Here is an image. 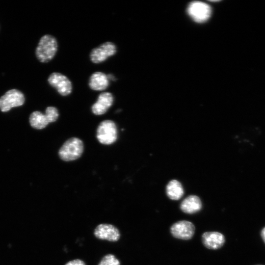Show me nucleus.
<instances>
[{
  "instance_id": "obj_8",
  "label": "nucleus",
  "mask_w": 265,
  "mask_h": 265,
  "mask_svg": "<svg viewBox=\"0 0 265 265\" xmlns=\"http://www.w3.org/2000/svg\"><path fill=\"white\" fill-rule=\"evenodd\" d=\"M194 224L188 221L181 220L173 224L170 231L171 235L175 238L188 240L191 239L195 233Z\"/></svg>"
},
{
  "instance_id": "obj_3",
  "label": "nucleus",
  "mask_w": 265,
  "mask_h": 265,
  "mask_svg": "<svg viewBox=\"0 0 265 265\" xmlns=\"http://www.w3.org/2000/svg\"><path fill=\"white\" fill-rule=\"evenodd\" d=\"M59 116L58 109L54 106L46 108L45 114L39 111L33 112L29 116V123L32 127L40 130L45 128L50 123L55 122Z\"/></svg>"
},
{
  "instance_id": "obj_13",
  "label": "nucleus",
  "mask_w": 265,
  "mask_h": 265,
  "mask_svg": "<svg viewBox=\"0 0 265 265\" xmlns=\"http://www.w3.org/2000/svg\"><path fill=\"white\" fill-rule=\"evenodd\" d=\"M109 85L107 75L105 73L97 71L90 76L88 80V86L90 88L95 91L106 90Z\"/></svg>"
},
{
  "instance_id": "obj_15",
  "label": "nucleus",
  "mask_w": 265,
  "mask_h": 265,
  "mask_svg": "<svg viewBox=\"0 0 265 265\" xmlns=\"http://www.w3.org/2000/svg\"><path fill=\"white\" fill-rule=\"evenodd\" d=\"M167 196L171 200H178L184 195V189L181 184L177 180H171L166 187Z\"/></svg>"
},
{
  "instance_id": "obj_1",
  "label": "nucleus",
  "mask_w": 265,
  "mask_h": 265,
  "mask_svg": "<svg viewBox=\"0 0 265 265\" xmlns=\"http://www.w3.org/2000/svg\"><path fill=\"white\" fill-rule=\"evenodd\" d=\"M58 49L56 38L50 34L42 36L35 49V56L42 63L50 61L54 57Z\"/></svg>"
},
{
  "instance_id": "obj_17",
  "label": "nucleus",
  "mask_w": 265,
  "mask_h": 265,
  "mask_svg": "<svg viewBox=\"0 0 265 265\" xmlns=\"http://www.w3.org/2000/svg\"><path fill=\"white\" fill-rule=\"evenodd\" d=\"M65 265H86L85 263L80 259H75L67 262Z\"/></svg>"
},
{
  "instance_id": "obj_14",
  "label": "nucleus",
  "mask_w": 265,
  "mask_h": 265,
  "mask_svg": "<svg viewBox=\"0 0 265 265\" xmlns=\"http://www.w3.org/2000/svg\"><path fill=\"white\" fill-rule=\"evenodd\" d=\"M202 202L196 195H190L186 198L181 203L180 209L184 212L193 214L200 211Z\"/></svg>"
},
{
  "instance_id": "obj_2",
  "label": "nucleus",
  "mask_w": 265,
  "mask_h": 265,
  "mask_svg": "<svg viewBox=\"0 0 265 265\" xmlns=\"http://www.w3.org/2000/svg\"><path fill=\"white\" fill-rule=\"evenodd\" d=\"M83 151L82 141L77 137H72L66 141L60 148V158L66 161H72L79 158Z\"/></svg>"
},
{
  "instance_id": "obj_6",
  "label": "nucleus",
  "mask_w": 265,
  "mask_h": 265,
  "mask_svg": "<svg viewBox=\"0 0 265 265\" xmlns=\"http://www.w3.org/2000/svg\"><path fill=\"white\" fill-rule=\"evenodd\" d=\"M49 84L55 89L62 96L70 95L73 90L72 82L65 75L58 72H53L48 78Z\"/></svg>"
},
{
  "instance_id": "obj_11",
  "label": "nucleus",
  "mask_w": 265,
  "mask_h": 265,
  "mask_svg": "<svg viewBox=\"0 0 265 265\" xmlns=\"http://www.w3.org/2000/svg\"><path fill=\"white\" fill-rule=\"evenodd\" d=\"M113 102L114 97L112 93L103 92L98 96L97 101L92 106V111L95 115L104 114L112 105Z\"/></svg>"
},
{
  "instance_id": "obj_10",
  "label": "nucleus",
  "mask_w": 265,
  "mask_h": 265,
  "mask_svg": "<svg viewBox=\"0 0 265 265\" xmlns=\"http://www.w3.org/2000/svg\"><path fill=\"white\" fill-rule=\"evenodd\" d=\"M94 234L99 239L112 242L118 241L120 238L119 230L110 224L103 223L98 225L94 230Z\"/></svg>"
},
{
  "instance_id": "obj_7",
  "label": "nucleus",
  "mask_w": 265,
  "mask_h": 265,
  "mask_svg": "<svg viewBox=\"0 0 265 265\" xmlns=\"http://www.w3.org/2000/svg\"><path fill=\"white\" fill-rule=\"evenodd\" d=\"M117 52V48L114 43L106 42L93 49L90 53V59L92 62L98 64L106 61L113 56Z\"/></svg>"
},
{
  "instance_id": "obj_16",
  "label": "nucleus",
  "mask_w": 265,
  "mask_h": 265,
  "mask_svg": "<svg viewBox=\"0 0 265 265\" xmlns=\"http://www.w3.org/2000/svg\"><path fill=\"white\" fill-rule=\"evenodd\" d=\"M98 265H120L119 261L112 254L105 255Z\"/></svg>"
},
{
  "instance_id": "obj_9",
  "label": "nucleus",
  "mask_w": 265,
  "mask_h": 265,
  "mask_svg": "<svg viewBox=\"0 0 265 265\" xmlns=\"http://www.w3.org/2000/svg\"><path fill=\"white\" fill-rule=\"evenodd\" d=\"M187 11L189 16L198 23L206 21L211 14L210 6L204 2L198 1L190 3Z\"/></svg>"
},
{
  "instance_id": "obj_12",
  "label": "nucleus",
  "mask_w": 265,
  "mask_h": 265,
  "mask_svg": "<svg viewBox=\"0 0 265 265\" xmlns=\"http://www.w3.org/2000/svg\"><path fill=\"white\" fill-rule=\"evenodd\" d=\"M225 240L223 235L218 232H206L202 236L203 245L209 249L215 250L221 248Z\"/></svg>"
},
{
  "instance_id": "obj_5",
  "label": "nucleus",
  "mask_w": 265,
  "mask_h": 265,
  "mask_svg": "<svg viewBox=\"0 0 265 265\" xmlns=\"http://www.w3.org/2000/svg\"><path fill=\"white\" fill-rule=\"evenodd\" d=\"M25 101L24 94L16 89L8 90L0 97V110L7 112L14 107L22 106Z\"/></svg>"
},
{
  "instance_id": "obj_4",
  "label": "nucleus",
  "mask_w": 265,
  "mask_h": 265,
  "mask_svg": "<svg viewBox=\"0 0 265 265\" xmlns=\"http://www.w3.org/2000/svg\"><path fill=\"white\" fill-rule=\"evenodd\" d=\"M117 133L115 123L111 120H106L102 121L98 126L96 136L101 143L110 145L117 140Z\"/></svg>"
},
{
  "instance_id": "obj_18",
  "label": "nucleus",
  "mask_w": 265,
  "mask_h": 265,
  "mask_svg": "<svg viewBox=\"0 0 265 265\" xmlns=\"http://www.w3.org/2000/svg\"><path fill=\"white\" fill-rule=\"evenodd\" d=\"M261 236L265 243V227L263 229L261 232Z\"/></svg>"
}]
</instances>
